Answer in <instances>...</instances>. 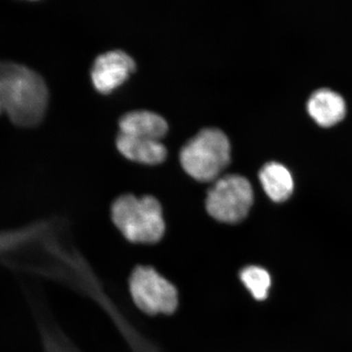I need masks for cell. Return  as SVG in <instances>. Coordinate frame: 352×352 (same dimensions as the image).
I'll use <instances>...</instances> for the list:
<instances>
[{
	"instance_id": "6da1fadb",
	"label": "cell",
	"mask_w": 352,
	"mask_h": 352,
	"mask_svg": "<svg viewBox=\"0 0 352 352\" xmlns=\"http://www.w3.org/2000/svg\"><path fill=\"white\" fill-rule=\"evenodd\" d=\"M50 100L45 81L28 66L0 61V116L16 126L33 127L43 120Z\"/></svg>"
},
{
	"instance_id": "7a4b0ae2",
	"label": "cell",
	"mask_w": 352,
	"mask_h": 352,
	"mask_svg": "<svg viewBox=\"0 0 352 352\" xmlns=\"http://www.w3.org/2000/svg\"><path fill=\"white\" fill-rule=\"evenodd\" d=\"M112 221L127 241L138 244L155 243L165 232L162 206L152 196L118 197L110 209Z\"/></svg>"
},
{
	"instance_id": "3957f363",
	"label": "cell",
	"mask_w": 352,
	"mask_h": 352,
	"mask_svg": "<svg viewBox=\"0 0 352 352\" xmlns=\"http://www.w3.org/2000/svg\"><path fill=\"white\" fill-rule=\"evenodd\" d=\"M231 144L224 132L215 127L201 130L184 145L180 164L193 179L210 182L218 178L230 164Z\"/></svg>"
},
{
	"instance_id": "277c9868",
	"label": "cell",
	"mask_w": 352,
	"mask_h": 352,
	"mask_svg": "<svg viewBox=\"0 0 352 352\" xmlns=\"http://www.w3.org/2000/svg\"><path fill=\"white\" fill-rule=\"evenodd\" d=\"M253 201L254 192L249 180L242 175H228L210 188L206 206L218 221L236 223L248 217Z\"/></svg>"
},
{
	"instance_id": "5b68a950",
	"label": "cell",
	"mask_w": 352,
	"mask_h": 352,
	"mask_svg": "<svg viewBox=\"0 0 352 352\" xmlns=\"http://www.w3.org/2000/svg\"><path fill=\"white\" fill-rule=\"evenodd\" d=\"M129 289L135 305L144 314H171L177 308V290L153 267H135L131 274Z\"/></svg>"
},
{
	"instance_id": "8992f818",
	"label": "cell",
	"mask_w": 352,
	"mask_h": 352,
	"mask_svg": "<svg viewBox=\"0 0 352 352\" xmlns=\"http://www.w3.org/2000/svg\"><path fill=\"white\" fill-rule=\"evenodd\" d=\"M135 70V60L126 52L109 51L96 57L91 68V81L96 91L108 94L121 86Z\"/></svg>"
},
{
	"instance_id": "52a82bcc",
	"label": "cell",
	"mask_w": 352,
	"mask_h": 352,
	"mask_svg": "<svg viewBox=\"0 0 352 352\" xmlns=\"http://www.w3.org/2000/svg\"><path fill=\"white\" fill-rule=\"evenodd\" d=\"M307 111L316 124L328 129L344 120L346 104L338 92L329 88H320L312 92L308 99Z\"/></svg>"
},
{
	"instance_id": "ba28073f",
	"label": "cell",
	"mask_w": 352,
	"mask_h": 352,
	"mask_svg": "<svg viewBox=\"0 0 352 352\" xmlns=\"http://www.w3.org/2000/svg\"><path fill=\"white\" fill-rule=\"evenodd\" d=\"M116 146L123 156L139 164L156 165L166 160L167 149L160 140L118 133Z\"/></svg>"
},
{
	"instance_id": "9c48e42d",
	"label": "cell",
	"mask_w": 352,
	"mask_h": 352,
	"mask_svg": "<svg viewBox=\"0 0 352 352\" xmlns=\"http://www.w3.org/2000/svg\"><path fill=\"white\" fill-rule=\"evenodd\" d=\"M120 133L136 138L160 140L168 131V124L160 114L148 110H134L118 121Z\"/></svg>"
},
{
	"instance_id": "30bf717a",
	"label": "cell",
	"mask_w": 352,
	"mask_h": 352,
	"mask_svg": "<svg viewBox=\"0 0 352 352\" xmlns=\"http://www.w3.org/2000/svg\"><path fill=\"white\" fill-rule=\"evenodd\" d=\"M258 178L264 191L272 201L283 202L292 195V175L279 162H271L264 165L259 171Z\"/></svg>"
},
{
	"instance_id": "8fae6325",
	"label": "cell",
	"mask_w": 352,
	"mask_h": 352,
	"mask_svg": "<svg viewBox=\"0 0 352 352\" xmlns=\"http://www.w3.org/2000/svg\"><path fill=\"white\" fill-rule=\"evenodd\" d=\"M241 280L257 300H264L268 296L271 277L264 268L250 266L241 272Z\"/></svg>"
},
{
	"instance_id": "7c38bea8",
	"label": "cell",
	"mask_w": 352,
	"mask_h": 352,
	"mask_svg": "<svg viewBox=\"0 0 352 352\" xmlns=\"http://www.w3.org/2000/svg\"><path fill=\"white\" fill-rule=\"evenodd\" d=\"M41 334L45 352H79L63 333L50 325H42Z\"/></svg>"
}]
</instances>
